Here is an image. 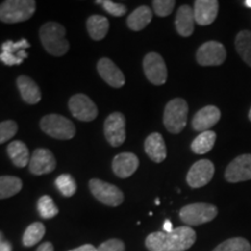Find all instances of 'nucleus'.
<instances>
[{"label":"nucleus","mask_w":251,"mask_h":251,"mask_svg":"<svg viewBox=\"0 0 251 251\" xmlns=\"http://www.w3.org/2000/svg\"><path fill=\"white\" fill-rule=\"evenodd\" d=\"M216 141V134L213 130H207L200 133L191 143V149L197 155H205L209 152L214 147Z\"/></svg>","instance_id":"25"},{"label":"nucleus","mask_w":251,"mask_h":251,"mask_svg":"<svg viewBox=\"0 0 251 251\" xmlns=\"http://www.w3.org/2000/svg\"><path fill=\"white\" fill-rule=\"evenodd\" d=\"M89 186L93 197L96 198L98 201L103 203V205L117 207L124 202V193H122L120 188L115 186V185L93 178V179L90 180Z\"/></svg>","instance_id":"7"},{"label":"nucleus","mask_w":251,"mask_h":251,"mask_svg":"<svg viewBox=\"0 0 251 251\" xmlns=\"http://www.w3.org/2000/svg\"><path fill=\"white\" fill-rule=\"evenodd\" d=\"M37 211L41 218L49 220L55 218L58 214V208L55 205L54 200L49 196H42L37 201Z\"/></svg>","instance_id":"31"},{"label":"nucleus","mask_w":251,"mask_h":251,"mask_svg":"<svg viewBox=\"0 0 251 251\" xmlns=\"http://www.w3.org/2000/svg\"><path fill=\"white\" fill-rule=\"evenodd\" d=\"M56 169V159L48 149L34 150L29 162V172L35 176H42L52 172Z\"/></svg>","instance_id":"14"},{"label":"nucleus","mask_w":251,"mask_h":251,"mask_svg":"<svg viewBox=\"0 0 251 251\" xmlns=\"http://www.w3.org/2000/svg\"><path fill=\"white\" fill-rule=\"evenodd\" d=\"M235 48L246 64L251 68V31L241 30L235 39Z\"/></svg>","instance_id":"26"},{"label":"nucleus","mask_w":251,"mask_h":251,"mask_svg":"<svg viewBox=\"0 0 251 251\" xmlns=\"http://www.w3.org/2000/svg\"><path fill=\"white\" fill-rule=\"evenodd\" d=\"M0 251H12V246L7 242V241L4 240L2 234H1V242H0Z\"/></svg>","instance_id":"40"},{"label":"nucleus","mask_w":251,"mask_h":251,"mask_svg":"<svg viewBox=\"0 0 251 251\" xmlns=\"http://www.w3.org/2000/svg\"><path fill=\"white\" fill-rule=\"evenodd\" d=\"M29 42H28L26 39L18 41V42H14V41H6V42L1 45V52H8V54H13L17 56L21 50H26L27 48H29Z\"/></svg>","instance_id":"34"},{"label":"nucleus","mask_w":251,"mask_h":251,"mask_svg":"<svg viewBox=\"0 0 251 251\" xmlns=\"http://www.w3.org/2000/svg\"><path fill=\"white\" fill-rule=\"evenodd\" d=\"M36 251H54V246L50 242H43Z\"/></svg>","instance_id":"39"},{"label":"nucleus","mask_w":251,"mask_h":251,"mask_svg":"<svg viewBox=\"0 0 251 251\" xmlns=\"http://www.w3.org/2000/svg\"><path fill=\"white\" fill-rule=\"evenodd\" d=\"M213 251H251V246L246 238L233 237L219 244Z\"/></svg>","instance_id":"30"},{"label":"nucleus","mask_w":251,"mask_h":251,"mask_svg":"<svg viewBox=\"0 0 251 251\" xmlns=\"http://www.w3.org/2000/svg\"><path fill=\"white\" fill-rule=\"evenodd\" d=\"M34 0H6L0 6V20L4 24L24 23L35 13Z\"/></svg>","instance_id":"3"},{"label":"nucleus","mask_w":251,"mask_h":251,"mask_svg":"<svg viewBox=\"0 0 251 251\" xmlns=\"http://www.w3.org/2000/svg\"><path fill=\"white\" fill-rule=\"evenodd\" d=\"M227 57L225 46L218 41H208L199 47L197 51V62L201 67H219L224 64Z\"/></svg>","instance_id":"8"},{"label":"nucleus","mask_w":251,"mask_h":251,"mask_svg":"<svg viewBox=\"0 0 251 251\" xmlns=\"http://www.w3.org/2000/svg\"><path fill=\"white\" fill-rule=\"evenodd\" d=\"M214 164L209 159H200L191 166L187 172L186 181L188 186L192 188H200L205 186L212 180L214 176Z\"/></svg>","instance_id":"13"},{"label":"nucleus","mask_w":251,"mask_h":251,"mask_svg":"<svg viewBox=\"0 0 251 251\" xmlns=\"http://www.w3.org/2000/svg\"><path fill=\"white\" fill-rule=\"evenodd\" d=\"M97 70L100 77L102 78L109 86L114 87V89H120L125 85V76L122 71L119 69L112 59L107 57H102L99 59L98 64H97Z\"/></svg>","instance_id":"15"},{"label":"nucleus","mask_w":251,"mask_h":251,"mask_svg":"<svg viewBox=\"0 0 251 251\" xmlns=\"http://www.w3.org/2000/svg\"><path fill=\"white\" fill-rule=\"evenodd\" d=\"M103 133L112 147H120L126 141V118L120 112L109 114L103 124Z\"/></svg>","instance_id":"11"},{"label":"nucleus","mask_w":251,"mask_h":251,"mask_svg":"<svg viewBox=\"0 0 251 251\" xmlns=\"http://www.w3.org/2000/svg\"><path fill=\"white\" fill-rule=\"evenodd\" d=\"M18 89L21 98L29 105H35L41 100V91L37 84L28 76H20L17 79Z\"/></svg>","instance_id":"21"},{"label":"nucleus","mask_w":251,"mask_h":251,"mask_svg":"<svg viewBox=\"0 0 251 251\" xmlns=\"http://www.w3.org/2000/svg\"><path fill=\"white\" fill-rule=\"evenodd\" d=\"M55 185L56 187H57V190L61 192L62 196L67 198L72 197L77 191L76 181H75L74 177L69 174L58 176L55 180Z\"/></svg>","instance_id":"29"},{"label":"nucleus","mask_w":251,"mask_h":251,"mask_svg":"<svg viewBox=\"0 0 251 251\" xmlns=\"http://www.w3.org/2000/svg\"><path fill=\"white\" fill-rule=\"evenodd\" d=\"M220 119H221V112L216 106H205L194 114L192 127L194 130L203 133V131L211 130V128L218 124Z\"/></svg>","instance_id":"16"},{"label":"nucleus","mask_w":251,"mask_h":251,"mask_svg":"<svg viewBox=\"0 0 251 251\" xmlns=\"http://www.w3.org/2000/svg\"><path fill=\"white\" fill-rule=\"evenodd\" d=\"M228 183H241L251 179V153L237 156L229 163L225 172Z\"/></svg>","instance_id":"12"},{"label":"nucleus","mask_w":251,"mask_h":251,"mask_svg":"<svg viewBox=\"0 0 251 251\" xmlns=\"http://www.w3.org/2000/svg\"><path fill=\"white\" fill-rule=\"evenodd\" d=\"M69 109L71 114L79 121L90 122L98 117V107L96 103L83 93L71 97L69 100Z\"/></svg>","instance_id":"10"},{"label":"nucleus","mask_w":251,"mask_h":251,"mask_svg":"<svg viewBox=\"0 0 251 251\" xmlns=\"http://www.w3.org/2000/svg\"><path fill=\"white\" fill-rule=\"evenodd\" d=\"M248 118H249V120L251 121V108H250V111H249V114H248Z\"/></svg>","instance_id":"44"},{"label":"nucleus","mask_w":251,"mask_h":251,"mask_svg":"<svg viewBox=\"0 0 251 251\" xmlns=\"http://www.w3.org/2000/svg\"><path fill=\"white\" fill-rule=\"evenodd\" d=\"M194 19L200 26H208L218 17L219 1L216 0H197L194 1Z\"/></svg>","instance_id":"17"},{"label":"nucleus","mask_w":251,"mask_h":251,"mask_svg":"<svg viewBox=\"0 0 251 251\" xmlns=\"http://www.w3.org/2000/svg\"><path fill=\"white\" fill-rule=\"evenodd\" d=\"M144 150L149 158L155 163H162L166 158V147L159 133H152L144 141Z\"/></svg>","instance_id":"20"},{"label":"nucleus","mask_w":251,"mask_h":251,"mask_svg":"<svg viewBox=\"0 0 251 251\" xmlns=\"http://www.w3.org/2000/svg\"><path fill=\"white\" fill-rule=\"evenodd\" d=\"M97 4L101 5L103 9L107 13H109L113 17H122L127 12V7L122 4H118V2H113L111 0H97Z\"/></svg>","instance_id":"35"},{"label":"nucleus","mask_w":251,"mask_h":251,"mask_svg":"<svg viewBox=\"0 0 251 251\" xmlns=\"http://www.w3.org/2000/svg\"><path fill=\"white\" fill-rule=\"evenodd\" d=\"M175 230L174 226H172V222L170 220H165L164 225H163V231H165V233H172V231Z\"/></svg>","instance_id":"41"},{"label":"nucleus","mask_w":251,"mask_h":251,"mask_svg":"<svg viewBox=\"0 0 251 251\" xmlns=\"http://www.w3.org/2000/svg\"><path fill=\"white\" fill-rule=\"evenodd\" d=\"M46 234L45 225L41 222H34L30 226H28L26 230H25L23 236V244L25 247L29 248L35 246L42 240Z\"/></svg>","instance_id":"28"},{"label":"nucleus","mask_w":251,"mask_h":251,"mask_svg":"<svg viewBox=\"0 0 251 251\" xmlns=\"http://www.w3.org/2000/svg\"><path fill=\"white\" fill-rule=\"evenodd\" d=\"M70 251H97V248L92 246V244H84V246H80Z\"/></svg>","instance_id":"38"},{"label":"nucleus","mask_w":251,"mask_h":251,"mask_svg":"<svg viewBox=\"0 0 251 251\" xmlns=\"http://www.w3.org/2000/svg\"><path fill=\"white\" fill-rule=\"evenodd\" d=\"M194 24H196V19H194V12L191 8V6H180L178 8L177 14H176L175 20V26L177 33L184 37L191 36L194 30Z\"/></svg>","instance_id":"19"},{"label":"nucleus","mask_w":251,"mask_h":251,"mask_svg":"<svg viewBox=\"0 0 251 251\" xmlns=\"http://www.w3.org/2000/svg\"><path fill=\"white\" fill-rule=\"evenodd\" d=\"M176 5L175 0H155L152 1L153 12L156 15L161 18H165L170 15L174 11Z\"/></svg>","instance_id":"32"},{"label":"nucleus","mask_w":251,"mask_h":251,"mask_svg":"<svg viewBox=\"0 0 251 251\" xmlns=\"http://www.w3.org/2000/svg\"><path fill=\"white\" fill-rule=\"evenodd\" d=\"M244 4H246V6L247 7H249V8H251V0H247L246 2H244Z\"/></svg>","instance_id":"42"},{"label":"nucleus","mask_w":251,"mask_h":251,"mask_svg":"<svg viewBox=\"0 0 251 251\" xmlns=\"http://www.w3.org/2000/svg\"><path fill=\"white\" fill-rule=\"evenodd\" d=\"M18 125L13 120H6L0 124V143L7 142L17 134Z\"/></svg>","instance_id":"33"},{"label":"nucleus","mask_w":251,"mask_h":251,"mask_svg":"<svg viewBox=\"0 0 251 251\" xmlns=\"http://www.w3.org/2000/svg\"><path fill=\"white\" fill-rule=\"evenodd\" d=\"M0 59L4 64L8 65V67H12V65H19L24 62V59L18 58L17 56L13 54H8V52H1L0 54Z\"/></svg>","instance_id":"37"},{"label":"nucleus","mask_w":251,"mask_h":251,"mask_svg":"<svg viewBox=\"0 0 251 251\" xmlns=\"http://www.w3.org/2000/svg\"><path fill=\"white\" fill-rule=\"evenodd\" d=\"M155 203H156V205H157V206H158V205H159V203H161V201H159V199H158V198H157V199L155 200Z\"/></svg>","instance_id":"43"},{"label":"nucleus","mask_w":251,"mask_h":251,"mask_svg":"<svg viewBox=\"0 0 251 251\" xmlns=\"http://www.w3.org/2000/svg\"><path fill=\"white\" fill-rule=\"evenodd\" d=\"M97 251H125V243L118 238H111L100 244Z\"/></svg>","instance_id":"36"},{"label":"nucleus","mask_w":251,"mask_h":251,"mask_svg":"<svg viewBox=\"0 0 251 251\" xmlns=\"http://www.w3.org/2000/svg\"><path fill=\"white\" fill-rule=\"evenodd\" d=\"M143 70L147 79L153 85H163L168 79V69L158 52H149L143 58Z\"/></svg>","instance_id":"9"},{"label":"nucleus","mask_w":251,"mask_h":251,"mask_svg":"<svg viewBox=\"0 0 251 251\" xmlns=\"http://www.w3.org/2000/svg\"><path fill=\"white\" fill-rule=\"evenodd\" d=\"M152 11L149 6H140L127 19V26L134 31H140L151 23Z\"/></svg>","instance_id":"22"},{"label":"nucleus","mask_w":251,"mask_h":251,"mask_svg":"<svg viewBox=\"0 0 251 251\" xmlns=\"http://www.w3.org/2000/svg\"><path fill=\"white\" fill-rule=\"evenodd\" d=\"M40 127L47 135L57 140H71L76 134L74 122L59 114H48L40 121Z\"/></svg>","instance_id":"5"},{"label":"nucleus","mask_w":251,"mask_h":251,"mask_svg":"<svg viewBox=\"0 0 251 251\" xmlns=\"http://www.w3.org/2000/svg\"><path fill=\"white\" fill-rule=\"evenodd\" d=\"M197 240V234L188 226L175 228L172 233L155 231L146 238L149 251H185L190 249Z\"/></svg>","instance_id":"1"},{"label":"nucleus","mask_w":251,"mask_h":251,"mask_svg":"<svg viewBox=\"0 0 251 251\" xmlns=\"http://www.w3.org/2000/svg\"><path fill=\"white\" fill-rule=\"evenodd\" d=\"M65 28L61 24L47 23L40 28V40L47 52L56 57H61L68 52L70 45L65 39Z\"/></svg>","instance_id":"2"},{"label":"nucleus","mask_w":251,"mask_h":251,"mask_svg":"<svg viewBox=\"0 0 251 251\" xmlns=\"http://www.w3.org/2000/svg\"><path fill=\"white\" fill-rule=\"evenodd\" d=\"M188 105L186 100L175 98L166 103L163 115V124L171 134H179L186 127Z\"/></svg>","instance_id":"4"},{"label":"nucleus","mask_w":251,"mask_h":251,"mask_svg":"<svg viewBox=\"0 0 251 251\" xmlns=\"http://www.w3.org/2000/svg\"><path fill=\"white\" fill-rule=\"evenodd\" d=\"M23 188V180L14 176H1L0 178V199H7L18 194Z\"/></svg>","instance_id":"27"},{"label":"nucleus","mask_w":251,"mask_h":251,"mask_svg":"<svg viewBox=\"0 0 251 251\" xmlns=\"http://www.w3.org/2000/svg\"><path fill=\"white\" fill-rule=\"evenodd\" d=\"M139 158L133 152H121L118 153L113 158L112 169L113 172L119 178H128L139 168Z\"/></svg>","instance_id":"18"},{"label":"nucleus","mask_w":251,"mask_h":251,"mask_svg":"<svg viewBox=\"0 0 251 251\" xmlns=\"http://www.w3.org/2000/svg\"><path fill=\"white\" fill-rule=\"evenodd\" d=\"M7 153L17 168H25L29 165L30 157L27 146L21 141H13L7 146Z\"/></svg>","instance_id":"23"},{"label":"nucleus","mask_w":251,"mask_h":251,"mask_svg":"<svg viewBox=\"0 0 251 251\" xmlns=\"http://www.w3.org/2000/svg\"><path fill=\"white\" fill-rule=\"evenodd\" d=\"M218 215V208L211 203L197 202L184 206L180 209V220L188 227L200 226L207 222H211Z\"/></svg>","instance_id":"6"},{"label":"nucleus","mask_w":251,"mask_h":251,"mask_svg":"<svg viewBox=\"0 0 251 251\" xmlns=\"http://www.w3.org/2000/svg\"><path fill=\"white\" fill-rule=\"evenodd\" d=\"M86 28L91 39L100 41L107 35L109 29V21L102 15H91L86 21Z\"/></svg>","instance_id":"24"}]
</instances>
